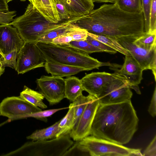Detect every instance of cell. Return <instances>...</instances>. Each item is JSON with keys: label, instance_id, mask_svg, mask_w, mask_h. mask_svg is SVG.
Wrapping results in <instances>:
<instances>
[{"label": "cell", "instance_id": "cell-16", "mask_svg": "<svg viewBox=\"0 0 156 156\" xmlns=\"http://www.w3.org/2000/svg\"><path fill=\"white\" fill-rule=\"evenodd\" d=\"M71 18L86 16L94 9L93 0H61Z\"/></svg>", "mask_w": 156, "mask_h": 156}, {"label": "cell", "instance_id": "cell-26", "mask_svg": "<svg viewBox=\"0 0 156 156\" xmlns=\"http://www.w3.org/2000/svg\"><path fill=\"white\" fill-rule=\"evenodd\" d=\"M90 96L89 94L88 96H85L82 94L78 97L72 102L75 107L73 126V129L76 125L90 100Z\"/></svg>", "mask_w": 156, "mask_h": 156}, {"label": "cell", "instance_id": "cell-12", "mask_svg": "<svg viewBox=\"0 0 156 156\" xmlns=\"http://www.w3.org/2000/svg\"><path fill=\"white\" fill-rule=\"evenodd\" d=\"M90 95V100L76 125L69 133L70 137L74 140H80L90 135L91 126L100 105L98 99Z\"/></svg>", "mask_w": 156, "mask_h": 156}, {"label": "cell", "instance_id": "cell-2", "mask_svg": "<svg viewBox=\"0 0 156 156\" xmlns=\"http://www.w3.org/2000/svg\"><path fill=\"white\" fill-rule=\"evenodd\" d=\"M138 122L131 100L100 105L90 135L122 145L131 140L137 129Z\"/></svg>", "mask_w": 156, "mask_h": 156}, {"label": "cell", "instance_id": "cell-31", "mask_svg": "<svg viewBox=\"0 0 156 156\" xmlns=\"http://www.w3.org/2000/svg\"><path fill=\"white\" fill-rule=\"evenodd\" d=\"M88 32L87 30L78 26L67 33V34L72 37L73 41H83L86 40L88 36Z\"/></svg>", "mask_w": 156, "mask_h": 156}, {"label": "cell", "instance_id": "cell-41", "mask_svg": "<svg viewBox=\"0 0 156 156\" xmlns=\"http://www.w3.org/2000/svg\"><path fill=\"white\" fill-rule=\"evenodd\" d=\"M4 71L5 67L3 66L1 61H0V77L4 73Z\"/></svg>", "mask_w": 156, "mask_h": 156}, {"label": "cell", "instance_id": "cell-3", "mask_svg": "<svg viewBox=\"0 0 156 156\" xmlns=\"http://www.w3.org/2000/svg\"><path fill=\"white\" fill-rule=\"evenodd\" d=\"M81 17L72 18L58 23H51L30 2L24 13L10 23L16 28L25 42L37 43L41 37L50 31Z\"/></svg>", "mask_w": 156, "mask_h": 156}, {"label": "cell", "instance_id": "cell-25", "mask_svg": "<svg viewBox=\"0 0 156 156\" xmlns=\"http://www.w3.org/2000/svg\"><path fill=\"white\" fill-rule=\"evenodd\" d=\"M114 3L126 12L132 13H143L142 0H116Z\"/></svg>", "mask_w": 156, "mask_h": 156}, {"label": "cell", "instance_id": "cell-33", "mask_svg": "<svg viewBox=\"0 0 156 156\" xmlns=\"http://www.w3.org/2000/svg\"><path fill=\"white\" fill-rule=\"evenodd\" d=\"M86 40L94 46L102 50L103 52L104 51L112 54H115L117 52L113 48L88 35Z\"/></svg>", "mask_w": 156, "mask_h": 156}, {"label": "cell", "instance_id": "cell-40", "mask_svg": "<svg viewBox=\"0 0 156 156\" xmlns=\"http://www.w3.org/2000/svg\"><path fill=\"white\" fill-rule=\"evenodd\" d=\"M93 2L97 3L110 2L113 3L116 0H93Z\"/></svg>", "mask_w": 156, "mask_h": 156}, {"label": "cell", "instance_id": "cell-21", "mask_svg": "<svg viewBox=\"0 0 156 156\" xmlns=\"http://www.w3.org/2000/svg\"><path fill=\"white\" fill-rule=\"evenodd\" d=\"M59 122L60 120L46 128L36 130L31 135L27 136V139L37 141L51 139L56 137L59 131L58 127Z\"/></svg>", "mask_w": 156, "mask_h": 156}, {"label": "cell", "instance_id": "cell-27", "mask_svg": "<svg viewBox=\"0 0 156 156\" xmlns=\"http://www.w3.org/2000/svg\"><path fill=\"white\" fill-rule=\"evenodd\" d=\"M156 33H147L145 32L142 35L135 37L134 42L141 47L151 49L156 47Z\"/></svg>", "mask_w": 156, "mask_h": 156}, {"label": "cell", "instance_id": "cell-19", "mask_svg": "<svg viewBox=\"0 0 156 156\" xmlns=\"http://www.w3.org/2000/svg\"><path fill=\"white\" fill-rule=\"evenodd\" d=\"M64 79L65 98L73 102L82 94L84 90L80 80L74 76L67 77Z\"/></svg>", "mask_w": 156, "mask_h": 156}, {"label": "cell", "instance_id": "cell-13", "mask_svg": "<svg viewBox=\"0 0 156 156\" xmlns=\"http://www.w3.org/2000/svg\"><path fill=\"white\" fill-rule=\"evenodd\" d=\"M116 74L115 72H92L86 75L80 80L84 90L98 98Z\"/></svg>", "mask_w": 156, "mask_h": 156}, {"label": "cell", "instance_id": "cell-24", "mask_svg": "<svg viewBox=\"0 0 156 156\" xmlns=\"http://www.w3.org/2000/svg\"><path fill=\"white\" fill-rule=\"evenodd\" d=\"M88 35L125 55L129 54L128 51L114 38L108 36L93 34L88 32Z\"/></svg>", "mask_w": 156, "mask_h": 156}, {"label": "cell", "instance_id": "cell-30", "mask_svg": "<svg viewBox=\"0 0 156 156\" xmlns=\"http://www.w3.org/2000/svg\"><path fill=\"white\" fill-rule=\"evenodd\" d=\"M152 0H142L143 14L144 20L145 32L148 33L150 28V13Z\"/></svg>", "mask_w": 156, "mask_h": 156}, {"label": "cell", "instance_id": "cell-32", "mask_svg": "<svg viewBox=\"0 0 156 156\" xmlns=\"http://www.w3.org/2000/svg\"><path fill=\"white\" fill-rule=\"evenodd\" d=\"M59 15L60 21L68 20L71 18L65 5L61 0H53Z\"/></svg>", "mask_w": 156, "mask_h": 156}, {"label": "cell", "instance_id": "cell-39", "mask_svg": "<svg viewBox=\"0 0 156 156\" xmlns=\"http://www.w3.org/2000/svg\"><path fill=\"white\" fill-rule=\"evenodd\" d=\"M8 0H0V11L7 12H9Z\"/></svg>", "mask_w": 156, "mask_h": 156}, {"label": "cell", "instance_id": "cell-8", "mask_svg": "<svg viewBox=\"0 0 156 156\" xmlns=\"http://www.w3.org/2000/svg\"><path fill=\"white\" fill-rule=\"evenodd\" d=\"M115 73V77L107 84L97 98L100 105L119 103L131 100L133 93L126 80Z\"/></svg>", "mask_w": 156, "mask_h": 156}, {"label": "cell", "instance_id": "cell-42", "mask_svg": "<svg viewBox=\"0 0 156 156\" xmlns=\"http://www.w3.org/2000/svg\"><path fill=\"white\" fill-rule=\"evenodd\" d=\"M3 58V55L0 53V61H2Z\"/></svg>", "mask_w": 156, "mask_h": 156}, {"label": "cell", "instance_id": "cell-14", "mask_svg": "<svg viewBox=\"0 0 156 156\" xmlns=\"http://www.w3.org/2000/svg\"><path fill=\"white\" fill-rule=\"evenodd\" d=\"M143 70L129 53L125 55L124 64L120 69L115 72L123 76L130 88L134 89L138 94H141L138 85L143 79Z\"/></svg>", "mask_w": 156, "mask_h": 156}, {"label": "cell", "instance_id": "cell-35", "mask_svg": "<svg viewBox=\"0 0 156 156\" xmlns=\"http://www.w3.org/2000/svg\"><path fill=\"white\" fill-rule=\"evenodd\" d=\"M16 11H13L4 12L0 11V24L6 25L11 23L16 15Z\"/></svg>", "mask_w": 156, "mask_h": 156}, {"label": "cell", "instance_id": "cell-9", "mask_svg": "<svg viewBox=\"0 0 156 156\" xmlns=\"http://www.w3.org/2000/svg\"><path fill=\"white\" fill-rule=\"evenodd\" d=\"M45 62L37 43L26 42L18 53L16 70L18 74H23L37 68L44 67Z\"/></svg>", "mask_w": 156, "mask_h": 156}, {"label": "cell", "instance_id": "cell-45", "mask_svg": "<svg viewBox=\"0 0 156 156\" xmlns=\"http://www.w3.org/2000/svg\"><path fill=\"white\" fill-rule=\"evenodd\" d=\"M0 53L2 55V52H1V51L0 50Z\"/></svg>", "mask_w": 156, "mask_h": 156}, {"label": "cell", "instance_id": "cell-5", "mask_svg": "<svg viewBox=\"0 0 156 156\" xmlns=\"http://www.w3.org/2000/svg\"><path fill=\"white\" fill-rule=\"evenodd\" d=\"M76 141L81 151L91 156H143L140 149L129 148L93 135Z\"/></svg>", "mask_w": 156, "mask_h": 156}, {"label": "cell", "instance_id": "cell-6", "mask_svg": "<svg viewBox=\"0 0 156 156\" xmlns=\"http://www.w3.org/2000/svg\"><path fill=\"white\" fill-rule=\"evenodd\" d=\"M69 134L49 140L28 142L10 154L21 153L28 156H63L74 143Z\"/></svg>", "mask_w": 156, "mask_h": 156}, {"label": "cell", "instance_id": "cell-20", "mask_svg": "<svg viewBox=\"0 0 156 156\" xmlns=\"http://www.w3.org/2000/svg\"><path fill=\"white\" fill-rule=\"evenodd\" d=\"M79 19L74 20L50 31L41 37L38 42L46 44L51 43L54 38L65 35L78 27L75 23Z\"/></svg>", "mask_w": 156, "mask_h": 156}, {"label": "cell", "instance_id": "cell-22", "mask_svg": "<svg viewBox=\"0 0 156 156\" xmlns=\"http://www.w3.org/2000/svg\"><path fill=\"white\" fill-rule=\"evenodd\" d=\"M19 97L27 102L41 109L47 108V106L43 101L44 98L43 96L39 92L32 90L26 86H24L23 90L20 93Z\"/></svg>", "mask_w": 156, "mask_h": 156}, {"label": "cell", "instance_id": "cell-17", "mask_svg": "<svg viewBox=\"0 0 156 156\" xmlns=\"http://www.w3.org/2000/svg\"><path fill=\"white\" fill-rule=\"evenodd\" d=\"M44 67L48 73L61 77L70 76L86 71L85 69L81 67L46 61Z\"/></svg>", "mask_w": 156, "mask_h": 156}, {"label": "cell", "instance_id": "cell-7", "mask_svg": "<svg viewBox=\"0 0 156 156\" xmlns=\"http://www.w3.org/2000/svg\"><path fill=\"white\" fill-rule=\"evenodd\" d=\"M124 37L115 38L128 51L143 70H152L156 80V47L146 48L136 44L134 41L135 37Z\"/></svg>", "mask_w": 156, "mask_h": 156}, {"label": "cell", "instance_id": "cell-38", "mask_svg": "<svg viewBox=\"0 0 156 156\" xmlns=\"http://www.w3.org/2000/svg\"><path fill=\"white\" fill-rule=\"evenodd\" d=\"M156 87H155L150 105L148 109V112L150 115L153 117L156 115Z\"/></svg>", "mask_w": 156, "mask_h": 156}, {"label": "cell", "instance_id": "cell-36", "mask_svg": "<svg viewBox=\"0 0 156 156\" xmlns=\"http://www.w3.org/2000/svg\"><path fill=\"white\" fill-rule=\"evenodd\" d=\"M73 41L72 37L67 34L60 36L53 39L51 43L60 45L69 46L71 41Z\"/></svg>", "mask_w": 156, "mask_h": 156}, {"label": "cell", "instance_id": "cell-43", "mask_svg": "<svg viewBox=\"0 0 156 156\" xmlns=\"http://www.w3.org/2000/svg\"><path fill=\"white\" fill-rule=\"evenodd\" d=\"M12 0H8V2H10V1H12ZM21 0L22 1H25L26 0Z\"/></svg>", "mask_w": 156, "mask_h": 156}, {"label": "cell", "instance_id": "cell-1", "mask_svg": "<svg viewBox=\"0 0 156 156\" xmlns=\"http://www.w3.org/2000/svg\"><path fill=\"white\" fill-rule=\"evenodd\" d=\"M75 24L88 32L113 38L140 36L145 32L143 13L126 12L115 3L103 4Z\"/></svg>", "mask_w": 156, "mask_h": 156}, {"label": "cell", "instance_id": "cell-44", "mask_svg": "<svg viewBox=\"0 0 156 156\" xmlns=\"http://www.w3.org/2000/svg\"><path fill=\"white\" fill-rule=\"evenodd\" d=\"M28 0L30 2L32 3L33 2V0Z\"/></svg>", "mask_w": 156, "mask_h": 156}, {"label": "cell", "instance_id": "cell-23", "mask_svg": "<svg viewBox=\"0 0 156 156\" xmlns=\"http://www.w3.org/2000/svg\"><path fill=\"white\" fill-rule=\"evenodd\" d=\"M69 110L65 116L60 120L58 125L59 131L56 137L69 134L73 126L75 107L73 103L69 106Z\"/></svg>", "mask_w": 156, "mask_h": 156}, {"label": "cell", "instance_id": "cell-29", "mask_svg": "<svg viewBox=\"0 0 156 156\" xmlns=\"http://www.w3.org/2000/svg\"><path fill=\"white\" fill-rule=\"evenodd\" d=\"M19 52L17 50H15L3 55V58L1 61L3 66L4 67H9L16 70Z\"/></svg>", "mask_w": 156, "mask_h": 156}, {"label": "cell", "instance_id": "cell-10", "mask_svg": "<svg viewBox=\"0 0 156 156\" xmlns=\"http://www.w3.org/2000/svg\"><path fill=\"white\" fill-rule=\"evenodd\" d=\"M36 82L39 92L50 105L58 104L65 98V79L62 77L43 75Z\"/></svg>", "mask_w": 156, "mask_h": 156}, {"label": "cell", "instance_id": "cell-11", "mask_svg": "<svg viewBox=\"0 0 156 156\" xmlns=\"http://www.w3.org/2000/svg\"><path fill=\"white\" fill-rule=\"evenodd\" d=\"M41 110L20 97H7L0 103V115L10 120L28 118L30 115Z\"/></svg>", "mask_w": 156, "mask_h": 156}, {"label": "cell", "instance_id": "cell-34", "mask_svg": "<svg viewBox=\"0 0 156 156\" xmlns=\"http://www.w3.org/2000/svg\"><path fill=\"white\" fill-rule=\"evenodd\" d=\"M156 33V0H152L150 13V28L148 33Z\"/></svg>", "mask_w": 156, "mask_h": 156}, {"label": "cell", "instance_id": "cell-4", "mask_svg": "<svg viewBox=\"0 0 156 156\" xmlns=\"http://www.w3.org/2000/svg\"><path fill=\"white\" fill-rule=\"evenodd\" d=\"M37 44L46 62L81 67L86 71L111 65L109 63L100 62L87 53L68 46L40 42Z\"/></svg>", "mask_w": 156, "mask_h": 156}, {"label": "cell", "instance_id": "cell-15", "mask_svg": "<svg viewBox=\"0 0 156 156\" xmlns=\"http://www.w3.org/2000/svg\"><path fill=\"white\" fill-rule=\"evenodd\" d=\"M25 43L10 23L0 25V50L3 56L14 50L19 51Z\"/></svg>", "mask_w": 156, "mask_h": 156}, {"label": "cell", "instance_id": "cell-37", "mask_svg": "<svg viewBox=\"0 0 156 156\" xmlns=\"http://www.w3.org/2000/svg\"><path fill=\"white\" fill-rule=\"evenodd\" d=\"M156 136L150 143L143 152V156H156Z\"/></svg>", "mask_w": 156, "mask_h": 156}, {"label": "cell", "instance_id": "cell-18", "mask_svg": "<svg viewBox=\"0 0 156 156\" xmlns=\"http://www.w3.org/2000/svg\"><path fill=\"white\" fill-rule=\"evenodd\" d=\"M32 3L38 11L49 22L58 23L61 22L53 0H33Z\"/></svg>", "mask_w": 156, "mask_h": 156}, {"label": "cell", "instance_id": "cell-28", "mask_svg": "<svg viewBox=\"0 0 156 156\" xmlns=\"http://www.w3.org/2000/svg\"><path fill=\"white\" fill-rule=\"evenodd\" d=\"M69 46L88 54L103 52L102 50L94 46L86 40L72 41L70 42Z\"/></svg>", "mask_w": 156, "mask_h": 156}]
</instances>
